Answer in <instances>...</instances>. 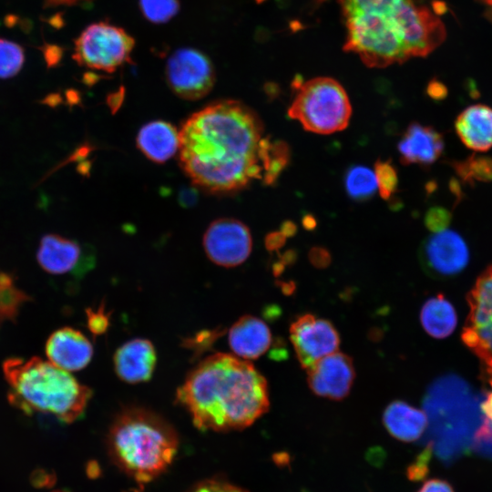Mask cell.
I'll use <instances>...</instances> for the list:
<instances>
[{
  "mask_svg": "<svg viewBox=\"0 0 492 492\" xmlns=\"http://www.w3.org/2000/svg\"><path fill=\"white\" fill-rule=\"evenodd\" d=\"M485 374L488 388L480 404V410L482 414L481 422L485 425L492 426V372L485 370Z\"/></svg>",
  "mask_w": 492,
  "mask_h": 492,
  "instance_id": "cell-34",
  "label": "cell"
},
{
  "mask_svg": "<svg viewBox=\"0 0 492 492\" xmlns=\"http://www.w3.org/2000/svg\"><path fill=\"white\" fill-rule=\"evenodd\" d=\"M445 147L441 133L430 126L411 123L397 144L404 165L428 166L439 159Z\"/></svg>",
  "mask_w": 492,
  "mask_h": 492,
  "instance_id": "cell-17",
  "label": "cell"
},
{
  "mask_svg": "<svg viewBox=\"0 0 492 492\" xmlns=\"http://www.w3.org/2000/svg\"><path fill=\"white\" fill-rule=\"evenodd\" d=\"M297 258V253L293 250H288L284 252L283 256L281 258V262L286 265H291L295 262Z\"/></svg>",
  "mask_w": 492,
  "mask_h": 492,
  "instance_id": "cell-42",
  "label": "cell"
},
{
  "mask_svg": "<svg viewBox=\"0 0 492 492\" xmlns=\"http://www.w3.org/2000/svg\"><path fill=\"white\" fill-rule=\"evenodd\" d=\"M481 400L455 374L432 383L424 397V411L431 430L442 444L465 439L482 419Z\"/></svg>",
  "mask_w": 492,
  "mask_h": 492,
  "instance_id": "cell-6",
  "label": "cell"
},
{
  "mask_svg": "<svg viewBox=\"0 0 492 492\" xmlns=\"http://www.w3.org/2000/svg\"><path fill=\"white\" fill-rule=\"evenodd\" d=\"M343 184L347 195L358 202L370 200L378 188L374 171L363 165L349 167L344 173Z\"/></svg>",
  "mask_w": 492,
  "mask_h": 492,
  "instance_id": "cell-24",
  "label": "cell"
},
{
  "mask_svg": "<svg viewBox=\"0 0 492 492\" xmlns=\"http://www.w3.org/2000/svg\"><path fill=\"white\" fill-rule=\"evenodd\" d=\"M137 145L149 159L165 162L179 151V131L169 122L154 120L139 129Z\"/></svg>",
  "mask_w": 492,
  "mask_h": 492,
  "instance_id": "cell-22",
  "label": "cell"
},
{
  "mask_svg": "<svg viewBox=\"0 0 492 492\" xmlns=\"http://www.w3.org/2000/svg\"><path fill=\"white\" fill-rule=\"evenodd\" d=\"M190 492H246L245 490L225 481L210 479L202 481Z\"/></svg>",
  "mask_w": 492,
  "mask_h": 492,
  "instance_id": "cell-33",
  "label": "cell"
},
{
  "mask_svg": "<svg viewBox=\"0 0 492 492\" xmlns=\"http://www.w3.org/2000/svg\"><path fill=\"white\" fill-rule=\"evenodd\" d=\"M113 363L115 372L122 381L128 384L146 382L152 377L156 366V350L147 339H132L118 348Z\"/></svg>",
  "mask_w": 492,
  "mask_h": 492,
  "instance_id": "cell-16",
  "label": "cell"
},
{
  "mask_svg": "<svg viewBox=\"0 0 492 492\" xmlns=\"http://www.w3.org/2000/svg\"><path fill=\"white\" fill-rule=\"evenodd\" d=\"M418 492H454V489L448 482L433 478L425 482Z\"/></svg>",
  "mask_w": 492,
  "mask_h": 492,
  "instance_id": "cell-36",
  "label": "cell"
},
{
  "mask_svg": "<svg viewBox=\"0 0 492 492\" xmlns=\"http://www.w3.org/2000/svg\"><path fill=\"white\" fill-rule=\"evenodd\" d=\"M9 403L27 415L49 414L65 424L77 420L92 396L69 372L37 356L12 357L2 365Z\"/></svg>",
  "mask_w": 492,
  "mask_h": 492,
  "instance_id": "cell-4",
  "label": "cell"
},
{
  "mask_svg": "<svg viewBox=\"0 0 492 492\" xmlns=\"http://www.w3.org/2000/svg\"><path fill=\"white\" fill-rule=\"evenodd\" d=\"M228 339L235 355L244 360H253L269 350L272 344V333L262 320L247 314L232 324Z\"/></svg>",
  "mask_w": 492,
  "mask_h": 492,
  "instance_id": "cell-19",
  "label": "cell"
},
{
  "mask_svg": "<svg viewBox=\"0 0 492 492\" xmlns=\"http://www.w3.org/2000/svg\"><path fill=\"white\" fill-rule=\"evenodd\" d=\"M289 332L297 360L305 370L337 352L341 342L338 331L330 321L312 313L298 316L291 323Z\"/></svg>",
  "mask_w": 492,
  "mask_h": 492,
  "instance_id": "cell-11",
  "label": "cell"
},
{
  "mask_svg": "<svg viewBox=\"0 0 492 492\" xmlns=\"http://www.w3.org/2000/svg\"><path fill=\"white\" fill-rule=\"evenodd\" d=\"M427 94L434 99L439 100L446 95V87L438 81H431L427 86Z\"/></svg>",
  "mask_w": 492,
  "mask_h": 492,
  "instance_id": "cell-38",
  "label": "cell"
},
{
  "mask_svg": "<svg viewBox=\"0 0 492 492\" xmlns=\"http://www.w3.org/2000/svg\"><path fill=\"white\" fill-rule=\"evenodd\" d=\"M452 220V214L446 209L439 206L430 208L425 215L424 223L432 232L446 230Z\"/></svg>",
  "mask_w": 492,
  "mask_h": 492,
  "instance_id": "cell-31",
  "label": "cell"
},
{
  "mask_svg": "<svg viewBox=\"0 0 492 492\" xmlns=\"http://www.w3.org/2000/svg\"><path fill=\"white\" fill-rule=\"evenodd\" d=\"M306 371L307 383L313 393L331 400L345 398L355 378L353 359L339 352L323 357Z\"/></svg>",
  "mask_w": 492,
  "mask_h": 492,
  "instance_id": "cell-14",
  "label": "cell"
},
{
  "mask_svg": "<svg viewBox=\"0 0 492 492\" xmlns=\"http://www.w3.org/2000/svg\"><path fill=\"white\" fill-rule=\"evenodd\" d=\"M203 247L212 262L223 267H235L250 256L252 239L243 222L223 218L212 221L207 228Z\"/></svg>",
  "mask_w": 492,
  "mask_h": 492,
  "instance_id": "cell-12",
  "label": "cell"
},
{
  "mask_svg": "<svg viewBox=\"0 0 492 492\" xmlns=\"http://www.w3.org/2000/svg\"><path fill=\"white\" fill-rule=\"evenodd\" d=\"M337 2L345 28L343 49L368 67L426 56L445 41V25L421 0Z\"/></svg>",
  "mask_w": 492,
  "mask_h": 492,
  "instance_id": "cell-2",
  "label": "cell"
},
{
  "mask_svg": "<svg viewBox=\"0 0 492 492\" xmlns=\"http://www.w3.org/2000/svg\"><path fill=\"white\" fill-rule=\"evenodd\" d=\"M420 321L424 330L429 335L442 339L454 332L457 318L453 305L444 295L438 294L423 304Z\"/></svg>",
  "mask_w": 492,
  "mask_h": 492,
  "instance_id": "cell-23",
  "label": "cell"
},
{
  "mask_svg": "<svg viewBox=\"0 0 492 492\" xmlns=\"http://www.w3.org/2000/svg\"><path fill=\"white\" fill-rule=\"evenodd\" d=\"M53 492H70V491L66 490V489H59V490H56V491H53Z\"/></svg>",
  "mask_w": 492,
  "mask_h": 492,
  "instance_id": "cell-43",
  "label": "cell"
},
{
  "mask_svg": "<svg viewBox=\"0 0 492 492\" xmlns=\"http://www.w3.org/2000/svg\"><path fill=\"white\" fill-rule=\"evenodd\" d=\"M311 263L319 269L326 268L331 262L328 250L323 247H313L308 254Z\"/></svg>",
  "mask_w": 492,
  "mask_h": 492,
  "instance_id": "cell-35",
  "label": "cell"
},
{
  "mask_svg": "<svg viewBox=\"0 0 492 492\" xmlns=\"http://www.w3.org/2000/svg\"><path fill=\"white\" fill-rule=\"evenodd\" d=\"M383 424L393 437L403 442H413L424 434L428 426V419L424 410L403 400H395L385 407Z\"/></svg>",
  "mask_w": 492,
  "mask_h": 492,
  "instance_id": "cell-21",
  "label": "cell"
},
{
  "mask_svg": "<svg viewBox=\"0 0 492 492\" xmlns=\"http://www.w3.org/2000/svg\"><path fill=\"white\" fill-rule=\"evenodd\" d=\"M93 346L79 331L63 327L55 331L46 343V354L56 366L75 372L85 368L93 356Z\"/></svg>",
  "mask_w": 492,
  "mask_h": 492,
  "instance_id": "cell-15",
  "label": "cell"
},
{
  "mask_svg": "<svg viewBox=\"0 0 492 492\" xmlns=\"http://www.w3.org/2000/svg\"><path fill=\"white\" fill-rule=\"evenodd\" d=\"M297 225L292 220H285L282 223L281 232L287 238L292 237L297 232Z\"/></svg>",
  "mask_w": 492,
  "mask_h": 492,
  "instance_id": "cell-39",
  "label": "cell"
},
{
  "mask_svg": "<svg viewBox=\"0 0 492 492\" xmlns=\"http://www.w3.org/2000/svg\"><path fill=\"white\" fill-rule=\"evenodd\" d=\"M176 400L202 431L241 430L270 407L268 384L247 360L218 353L197 364Z\"/></svg>",
  "mask_w": 492,
  "mask_h": 492,
  "instance_id": "cell-3",
  "label": "cell"
},
{
  "mask_svg": "<svg viewBox=\"0 0 492 492\" xmlns=\"http://www.w3.org/2000/svg\"><path fill=\"white\" fill-rule=\"evenodd\" d=\"M455 129L466 147L487 151L492 148V108L482 104L467 107L456 117Z\"/></svg>",
  "mask_w": 492,
  "mask_h": 492,
  "instance_id": "cell-20",
  "label": "cell"
},
{
  "mask_svg": "<svg viewBox=\"0 0 492 492\" xmlns=\"http://www.w3.org/2000/svg\"><path fill=\"white\" fill-rule=\"evenodd\" d=\"M86 313L89 331L95 335L103 334L109 326V313L105 311L104 304L97 309L87 308Z\"/></svg>",
  "mask_w": 492,
  "mask_h": 492,
  "instance_id": "cell-32",
  "label": "cell"
},
{
  "mask_svg": "<svg viewBox=\"0 0 492 492\" xmlns=\"http://www.w3.org/2000/svg\"><path fill=\"white\" fill-rule=\"evenodd\" d=\"M286 237L281 231L269 233L265 239V246L270 251H277L285 244Z\"/></svg>",
  "mask_w": 492,
  "mask_h": 492,
  "instance_id": "cell-37",
  "label": "cell"
},
{
  "mask_svg": "<svg viewBox=\"0 0 492 492\" xmlns=\"http://www.w3.org/2000/svg\"><path fill=\"white\" fill-rule=\"evenodd\" d=\"M25 51L15 42L0 38V78L15 77L22 69Z\"/></svg>",
  "mask_w": 492,
  "mask_h": 492,
  "instance_id": "cell-27",
  "label": "cell"
},
{
  "mask_svg": "<svg viewBox=\"0 0 492 492\" xmlns=\"http://www.w3.org/2000/svg\"><path fill=\"white\" fill-rule=\"evenodd\" d=\"M135 46L124 29L106 22L88 26L76 39L73 58L87 68L114 72L130 61Z\"/></svg>",
  "mask_w": 492,
  "mask_h": 492,
  "instance_id": "cell-8",
  "label": "cell"
},
{
  "mask_svg": "<svg viewBox=\"0 0 492 492\" xmlns=\"http://www.w3.org/2000/svg\"><path fill=\"white\" fill-rule=\"evenodd\" d=\"M288 109L291 118L304 129L331 134L344 129L352 113L351 103L343 87L329 77H318L302 82Z\"/></svg>",
  "mask_w": 492,
  "mask_h": 492,
  "instance_id": "cell-7",
  "label": "cell"
},
{
  "mask_svg": "<svg viewBox=\"0 0 492 492\" xmlns=\"http://www.w3.org/2000/svg\"><path fill=\"white\" fill-rule=\"evenodd\" d=\"M91 0H44L46 6L55 7L57 5H72L81 2Z\"/></svg>",
  "mask_w": 492,
  "mask_h": 492,
  "instance_id": "cell-40",
  "label": "cell"
},
{
  "mask_svg": "<svg viewBox=\"0 0 492 492\" xmlns=\"http://www.w3.org/2000/svg\"><path fill=\"white\" fill-rule=\"evenodd\" d=\"M29 296L20 290L9 274L0 272V323L15 321Z\"/></svg>",
  "mask_w": 492,
  "mask_h": 492,
  "instance_id": "cell-25",
  "label": "cell"
},
{
  "mask_svg": "<svg viewBox=\"0 0 492 492\" xmlns=\"http://www.w3.org/2000/svg\"><path fill=\"white\" fill-rule=\"evenodd\" d=\"M486 1H487V3L489 5L492 6V0H486Z\"/></svg>",
  "mask_w": 492,
  "mask_h": 492,
  "instance_id": "cell-44",
  "label": "cell"
},
{
  "mask_svg": "<svg viewBox=\"0 0 492 492\" xmlns=\"http://www.w3.org/2000/svg\"><path fill=\"white\" fill-rule=\"evenodd\" d=\"M272 140L254 110L235 100L211 103L179 131V162L198 188L231 194L262 179Z\"/></svg>",
  "mask_w": 492,
  "mask_h": 492,
  "instance_id": "cell-1",
  "label": "cell"
},
{
  "mask_svg": "<svg viewBox=\"0 0 492 492\" xmlns=\"http://www.w3.org/2000/svg\"><path fill=\"white\" fill-rule=\"evenodd\" d=\"M420 261L429 275L452 277L461 272L469 261V250L457 232L444 230L428 236L419 251Z\"/></svg>",
  "mask_w": 492,
  "mask_h": 492,
  "instance_id": "cell-13",
  "label": "cell"
},
{
  "mask_svg": "<svg viewBox=\"0 0 492 492\" xmlns=\"http://www.w3.org/2000/svg\"><path fill=\"white\" fill-rule=\"evenodd\" d=\"M469 313L462 340L492 372V265L477 278L467 295Z\"/></svg>",
  "mask_w": 492,
  "mask_h": 492,
  "instance_id": "cell-9",
  "label": "cell"
},
{
  "mask_svg": "<svg viewBox=\"0 0 492 492\" xmlns=\"http://www.w3.org/2000/svg\"><path fill=\"white\" fill-rule=\"evenodd\" d=\"M289 146L282 140L272 141L265 166L262 181L267 185L276 182L290 160Z\"/></svg>",
  "mask_w": 492,
  "mask_h": 492,
  "instance_id": "cell-28",
  "label": "cell"
},
{
  "mask_svg": "<svg viewBox=\"0 0 492 492\" xmlns=\"http://www.w3.org/2000/svg\"><path fill=\"white\" fill-rule=\"evenodd\" d=\"M179 446L175 429L159 415L142 407L122 410L110 425L112 460L139 483L155 479L172 463Z\"/></svg>",
  "mask_w": 492,
  "mask_h": 492,
  "instance_id": "cell-5",
  "label": "cell"
},
{
  "mask_svg": "<svg viewBox=\"0 0 492 492\" xmlns=\"http://www.w3.org/2000/svg\"><path fill=\"white\" fill-rule=\"evenodd\" d=\"M166 77L169 87L179 97L196 100L205 97L215 83V71L210 58L202 52L184 47L168 59Z\"/></svg>",
  "mask_w": 492,
  "mask_h": 492,
  "instance_id": "cell-10",
  "label": "cell"
},
{
  "mask_svg": "<svg viewBox=\"0 0 492 492\" xmlns=\"http://www.w3.org/2000/svg\"><path fill=\"white\" fill-rule=\"evenodd\" d=\"M374 174L380 196L384 200L391 199L397 190V171L391 160L378 159L374 163Z\"/></svg>",
  "mask_w": 492,
  "mask_h": 492,
  "instance_id": "cell-30",
  "label": "cell"
},
{
  "mask_svg": "<svg viewBox=\"0 0 492 492\" xmlns=\"http://www.w3.org/2000/svg\"><path fill=\"white\" fill-rule=\"evenodd\" d=\"M146 18L153 23H164L172 18L179 8L178 0H139Z\"/></svg>",
  "mask_w": 492,
  "mask_h": 492,
  "instance_id": "cell-29",
  "label": "cell"
},
{
  "mask_svg": "<svg viewBox=\"0 0 492 492\" xmlns=\"http://www.w3.org/2000/svg\"><path fill=\"white\" fill-rule=\"evenodd\" d=\"M84 252L78 242L57 234H46L36 251L40 267L53 275L80 272Z\"/></svg>",
  "mask_w": 492,
  "mask_h": 492,
  "instance_id": "cell-18",
  "label": "cell"
},
{
  "mask_svg": "<svg viewBox=\"0 0 492 492\" xmlns=\"http://www.w3.org/2000/svg\"><path fill=\"white\" fill-rule=\"evenodd\" d=\"M452 166L457 175L467 183L492 181V158L472 155Z\"/></svg>",
  "mask_w": 492,
  "mask_h": 492,
  "instance_id": "cell-26",
  "label": "cell"
},
{
  "mask_svg": "<svg viewBox=\"0 0 492 492\" xmlns=\"http://www.w3.org/2000/svg\"><path fill=\"white\" fill-rule=\"evenodd\" d=\"M302 224L307 231H313L317 226V220L312 214H305L302 219Z\"/></svg>",
  "mask_w": 492,
  "mask_h": 492,
  "instance_id": "cell-41",
  "label": "cell"
}]
</instances>
